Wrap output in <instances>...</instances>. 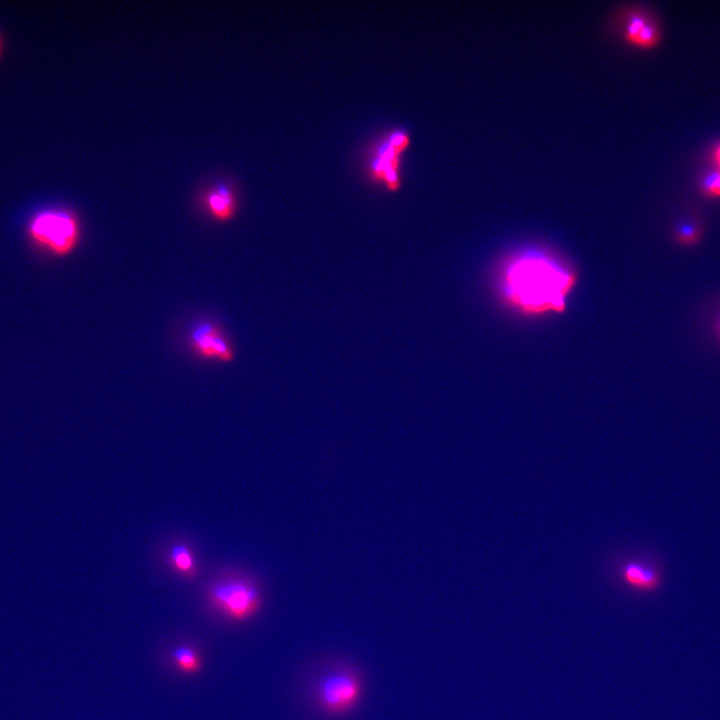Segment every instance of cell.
<instances>
[{"instance_id":"52a82bcc","label":"cell","mask_w":720,"mask_h":720,"mask_svg":"<svg viewBox=\"0 0 720 720\" xmlns=\"http://www.w3.org/2000/svg\"><path fill=\"white\" fill-rule=\"evenodd\" d=\"M189 345L192 351L202 359L232 362L235 357L228 338L214 323L202 321L195 324L189 333Z\"/></svg>"},{"instance_id":"277c9868","label":"cell","mask_w":720,"mask_h":720,"mask_svg":"<svg viewBox=\"0 0 720 720\" xmlns=\"http://www.w3.org/2000/svg\"><path fill=\"white\" fill-rule=\"evenodd\" d=\"M363 682L359 672L351 667H339L322 675L313 689L317 708L325 715L343 716L359 704Z\"/></svg>"},{"instance_id":"6da1fadb","label":"cell","mask_w":720,"mask_h":720,"mask_svg":"<svg viewBox=\"0 0 720 720\" xmlns=\"http://www.w3.org/2000/svg\"><path fill=\"white\" fill-rule=\"evenodd\" d=\"M577 282V272L558 256L528 246L504 261L498 286L507 306L525 316H541L564 313Z\"/></svg>"},{"instance_id":"ba28073f","label":"cell","mask_w":720,"mask_h":720,"mask_svg":"<svg viewBox=\"0 0 720 720\" xmlns=\"http://www.w3.org/2000/svg\"><path fill=\"white\" fill-rule=\"evenodd\" d=\"M623 37L641 47H653L660 39L658 25L653 16L642 8H632L624 14Z\"/></svg>"},{"instance_id":"2e32d148","label":"cell","mask_w":720,"mask_h":720,"mask_svg":"<svg viewBox=\"0 0 720 720\" xmlns=\"http://www.w3.org/2000/svg\"><path fill=\"white\" fill-rule=\"evenodd\" d=\"M0 54H1V40H0Z\"/></svg>"},{"instance_id":"8fae6325","label":"cell","mask_w":720,"mask_h":720,"mask_svg":"<svg viewBox=\"0 0 720 720\" xmlns=\"http://www.w3.org/2000/svg\"><path fill=\"white\" fill-rule=\"evenodd\" d=\"M176 667L183 673L196 674L201 670V660L197 652L189 646H180L172 654Z\"/></svg>"},{"instance_id":"3957f363","label":"cell","mask_w":720,"mask_h":720,"mask_svg":"<svg viewBox=\"0 0 720 720\" xmlns=\"http://www.w3.org/2000/svg\"><path fill=\"white\" fill-rule=\"evenodd\" d=\"M206 599L211 608L234 622L251 619L263 604L257 581L242 573H232L213 581L207 588Z\"/></svg>"},{"instance_id":"30bf717a","label":"cell","mask_w":720,"mask_h":720,"mask_svg":"<svg viewBox=\"0 0 720 720\" xmlns=\"http://www.w3.org/2000/svg\"><path fill=\"white\" fill-rule=\"evenodd\" d=\"M207 205L210 213L220 221H226L234 215L235 199L226 187L221 186L211 191L207 197Z\"/></svg>"},{"instance_id":"7c38bea8","label":"cell","mask_w":720,"mask_h":720,"mask_svg":"<svg viewBox=\"0 0 720 720\" xmlns=\"http://www.w3.org/2000/svg\"><path fill=\"white\" fill-rule=\"evenodd\" d=\"M703 192L710 197H720V171L708 174L702 184Z\"/></svg>"},{"instance_id":"5b68a950","label":"cell","mask_w":720,"mask_h":720,"mask_svg":"<svg viewBox=\"0 0 720 720\" xmlns=\"http://www.w3.org/2000/svg\"><path fill=\"white\" fill-rule=\"evenodd\" d=\"M409 135L403 130L388 133L373 146L368 162L369 175L395 191L400 187V155L409 146Z\"/></svg>"},{"instance_id":"9c48e42d","label":"cell","mask_w":720,"mask_h":720,"mask_svg":"<svg viewBox=\"0 0 720 720\" xmlns=\"http://www.w3.org/2000/svg\"><path fill=\"white\" fill-rule=\"evenodd\" d=\"M168 562L170 567L179 575L193 578L197 574L193 551L184 543H177L170 549Z\"/></svg>"},{"instance_id":"9a60e30c","label":"cell","mask_w":720,"mask_h":720,"mask_svg":"<svg viewBox=\"0 0 720 720\" xmlns=\"http://www.w3.org/2000/svg\"><path fill=\"white\" fill-rule=\"evenodd\" d=\"M716 331H717V335H718L719 338H720V319H719L718 322H717Z\"/></svg>"},{"instance_id":"5bb4252c","label":"cell","mask_w":720,"mask_h":720,"mask_svg":"<svg viewBox=\"0 0 720 720\" xmlns=\"http://www.w3.org/2000/svg\"><path fill=\"white\" fill-rule=\"evenodd\" d=\"M713 156H714V160H715L716 164L718 165L719 171H720V145H718L716 147V149L714 150Z\"/></svg>"},{"instance_id":"4fadbf2b","label":"cell","mask_w":720,"mask_h":720,"mask_svg":"<svg viewBox=\"0 0 720 720\" xmlns=\"http://www.w3.org/2000/svg\"><path fill=\"white\" fill-rule=\"evenodd\" d=\"M698 229L694 224L685 223L676 230V239L683 244L694 243L698 239Z\"/></svg>"},{"instance_id":"7a4b0ae2","label":"cell","mask_w":720,"mask_h":720,"mask_svg":"<svg viewBox=\"0 0 720 720\" xmlns=\"http://www.w3.org/2000/svg\"><path fill=\"white\" fill-rule=\"evenodd\" d=\"M26 234L36 250L63 258L71 255L79 245L81 230L72 212L46 209L31 217Z\"/></svg>"},{"instance_id":"8992f818","label":"cell","mask_w":720,"mask_h":720,"mask_svg":"<svg viewBox=\"0 0 720 720\" xmlns=\"http://www.w3.org/2000/svg\"><path fill=\"white\" fill-rule=\"evenodd\" d=\"M614 574L624 588L643 595L657 592L663 581L661 568L656 562L639 555L618 560Z\"/></svg>"}]
</instances>
